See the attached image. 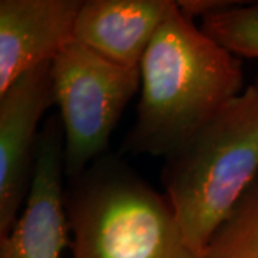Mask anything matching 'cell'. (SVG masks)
Wrapping results in <instances>:
<instances>
[{
    "label": "cell",
    "mask_w": 258,
    "mask_h": 258,
    "mask_svg": "<svg viewBox=\"0 0 258 258\" xmlns=\"http://www.w3.org/2000/svg\"><path fill=\"white\" fill-rule=\"evenodd\" d=\"M254 82H257V83H258V76H257V78H255V79H254Z\"/></svg>",
    "instance_id": "7c38bea8"
},
{
    "label": "cell",
    "mask_w": 258,
    "mask_h": 258,
    "mask_svg": "<svg viewBox=\"0 0 258 258\" xmlns=\"http://www.w3.org/2000/svg\"><path fill=\"white\" fill-rule=\"evenodd\" d=\"M200 28L232 55L258 59V2L205 16Z\"/></svg>",
    "instance_id": "30bf717a"
},
{
    "label": "cell",
    "mask_w": 258,
    "mask_h": 258,
    "mask_svg": "<svg viewBox=\"0 0 258 258\" xmlns=\"http://www.w3.org/2000/svg\"><path fill=\"white\" fill-rule=\"evenodd\" d=\"M63 131V169L76 179L105 155L122 112L141 86V69L115 63L72 40L50 64Z\"/></svg>",
    "instance_id": "277c9868"
},
{
    "label": "cell",
    "mask_w": 258,
    "mask_h": 258,
    "mask_svg": "<svg viewBox=\"0 0 258 258\" xmlns=\"http://www.w3.org/2000/svg\"><path fill=\"white\" fill-rule=\"evenodd\" d=\"M72 258H200L165 195L118 155H103L66 192Z\"/></svg>",
    "instance_id": "3957f363"
},
{
    "label": "cell",
    "mask_w": 258,
    "mask_h": 258,
    "mask_svg": "<svg viewBox=\"0 0 258 258\" xmlns=\"http://www.w3.org/2000/svg\"><path fill=\"white\" fill-rule=\"evenodd\" d=\"M52 62L23 74L0 93V235L13 227L35 172L43 113L55 105Z\"/></svg>",
    "instance_id": "5b68a950"
},
{
    "label": "cell",
    "mask_w": 258,
    "mask_h": 258,
    "mask_svg": "<svg viewBox=\"0 0 258 258\" xmlns=\"http://www.w3.org/2000/svg\"><path fill=\"white\" fill-rule=\"evenodd\" d=\"M204 258H258V175L212 237Z\"/></svg>",
    "instance_id": "9c48e42d"
},
{
    "label": "cell",
    "mask_w": 258,
    "mask_h": 258,
    "mask_svg": "<svg viewBox=\"0 0 258 258\" xmlns=\"http://www.w3.org/2000/svg\"><path fill=\"white\" fill-rule=\"evenodd\" d=\"M141 98L123 151L168 157L242 92L240 59L207 36L178 5L139 64Z\"/></svg>",
    "instance_id": "6da1fadb"
},
{
    "label": "cell",
    "mask_w": 258,
    "mask_h": 258,
    "mask_svg": "<svg viewBox=\"0 0 258 258\" xmlns=\"http://www.w3.org/2000/svg\"><path fill=\"white\" fill-rule=\"evenodd\" d=\"M79 0L0 2V93L74 40Z\"/></svg>",
    "instance_id": "52a82bcc"
},
{
    "label": "cell",
    "mask_w": 258,
    "mask_h": 258,
    "mask_svg": "<svg viewBox=\"0 0 258 258\" xmlns=\"http://www.w3.org/2000/svg\"><path fill=\"white\" fill-rule=\"evenodd\" d=\"M63 174V131L53 116L39 138L25 208L9 232L0 235V258H60L71 247Z\"/></svg>",
    "instance_id": "8992f818"
},
{
    "label": "cell",
    "mask_w": 258,
    "mask_h": 258,
    "mask_svg": "<svg viewBox=\"0 0 258 258\" xmlns=\"http://www.w3.org/2000/svg\"><path fill=\"white\" fill-rule=\"evenodd\" d=\"M240 2L234 0H178L176 5L185 16L189 19L205 18L222 10H227L238 5Z\"/></svg>",
    "instance_id": "8fae6325"
},
{
    "label": "cell",
    "mask_w": 258,
    "mask_h": 258,
    "mask_svg": "<svg viewBox=\"0 0 258 258\" xmlns=\"http://www.w3.org/2000/svg\"><path fill=\"white\" fill-rule=\"evenodd\" d=\"M172 0H88L75 22L74 40L115 63L139 68Z\"/></svg>",
    "instance_id": "ba28073f"
},
{
    "label": "cell",
    "mask_w": 258,
    "mask_h": 258,
    "mask_svg": "<svg viewBox=\"0 0 258 258\" xmlns=\"http://www.w3.org/2000/svg\"><path fill=\"white\" fill-rule=\"evenodd\" d=\"M258 175V83H251L165 158L162 184L200 258Z\"/></svg>",
    "instance_id": "7a4b0ae2"
}]
</instances>
